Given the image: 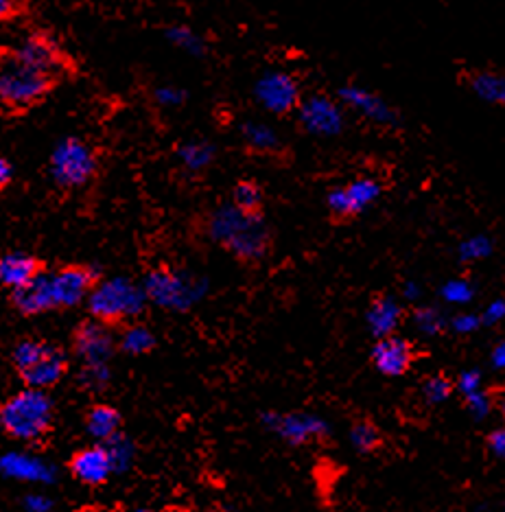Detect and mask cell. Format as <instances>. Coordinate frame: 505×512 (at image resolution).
Instances as JSON below:
<instances>
[{"label":"cell","instance_id":"cell-1","mask_svg":"<svg viewBox=\"0 0 505 512\" xmlns=\"http://www.w3.org/2000/svg\"><path fill=\"white\" fill-rule=\"evenodd\" d=\"M68 71L60 44L46 33H33L18 49L0 51V106L16 112L33 108Z\"/></svg>","mask_w":505,"mask_h":512},{"label":"cell","instance_id":"cell-2","mask_svg":"<svg viewBox=\"0 0 505 512\" xmlns=\"http://www.w3.org/2000/svg\"><path fill=\"white\" fill-rule=\"evenodd\" d=\"M55 421V403L44 390L25 388L0 405V432L20 442H38L49 436Z\"/></svg>","mask_w":505,"mask_h":512},{"label":"cell","instance_id":"cell-3","mask_svg":"<svg viewBox=\"0 0 505 512\" xmlns=\"http://www.w3.org/2000/svg\"><path fill=\"white\" fill-rule=\"evenodd\" d=\"M14 368L25 381V388L31 390H49L57 386L68 372V355L60 346L40 340H22L14 353Z\"/></svg>","mask_w":505,"mask_h":512},{"label":"cell","instance_id":"cell-4","mask_svg":"<svg viewBox=\"0 0 505 512\" xmlns=\"http://www.w3.org/2000/svg\"><path fill=\"white\" fill-rule=\"evenodd\" d=\"M99 154L79 138H64L51 156V178L62 189H81L97 178Z\"/></svg>","mask_w":505,"mask_h":512},{"label":"cell","instance_id":"cell-5","mask_svg":"<svg viewBox=\"0 0 505 512\" xmlns=\"http://www.w3.org/2000/svg\"><path fill=\"white\" fill-rule=\"evenodd\" d=\"M138 307L140 294L136 292V287L129 285L127 281H121V278L99 283L88 296V309L92 318L105 324V327L121 324L125 318L136 313Z\"/></svg>","mask_w":505,"mask_h":512},{"label":"cell","instance_id":"cell-6","mask_svg":"<svg viewBox=\"0 0 505 512\" xmlns=\"http://www.w3.org/2000/svg\"><path fill=\"white\" fill-rule=\"evenodd\" d=\"M99 285V274L88 265H64L49 272V287L55 309H73L88 300L92 289Z\"/></svg>","mask_w":505,"mask_h":512},{"label":"cell","instance_id":"cell-7","mask_svg":"<svg viewBox=\"0 0 505 512\" xmlns=\"http://www.w3.org/2000/svg\"><path fill=\"white\" fill-rule=\"evenodd\" d=\"M383 186L377 178H357L346 186H337L326 195V206L337 219L361 215L379 200Z\"/></svg>","mask_w":505,"mask_h":512},{"label":"cell","instance_id":"cell-8","mask_svg":"<svg viewBox=\"0 0 505 512\" xmlns=\"http://www.w3.org/2000/svg\"><path fill=\"white\" fill-rule=\"evenodd\" d=\"M265 425L287 440L289 445H307L311 440H322L331 434V427L324 418L315 414H267Z\"/></svg>","mask_w":505,"mask_h":512},{"label":"cell","instance_id":"cell-9","mask_svg":"<svg viewBox=\"0 0 505 512\" xmlns=\"http://www.w3.org/2000/svg\"><path fill=\"white\" fill-rule=\"evenodd\" d=\"M256 97L265 110L287 114L300 106V86L296 77L287 73H267L256 84Z\"/></svg>","mask_w":505,"mask_h":512},{"label":"cell","instance_id":"cell-10","mask_svg":"<svg viewBox=\"0 0 505 512\" xmlns=\"http://www.w3.org/2000/svg\"><path fill=\"white\" fill-rule=\"evenodd\" d=\"M70 473L75 480L86 486H101L110 480L114 473V464L110 458V451L105 445H92L79 449L68 464Z\"/></svg>","mask_w":505,"mask_h":512},{"label":"cell","instance_id":"cell-11","mask_svg":"<svg viewBox=\"0 0 505 512\" xmlns=\"http://www.w3.org/2000/svg\"><path fill=\"white\" fill-rule=\"evenodd\" d=\"M300 123L311 134L335 136L344 130V112L326 97H309L300 103Z\"/></svg>","mask_w":505,"mask_h":512},{"label":"cell","instance_id":"cell-12","mask_svg":"<svg viewBox=\"0 0 505 512\" xmlns=\"http://www.w3.org/2000/svg\"><path fill=\"white\" fill-rule=\"evenodd\" d=\"M372 364L383 377H401L414 364V346L405 337H385L372 346Z\"/></svg>","mask_w":505,"mask_h":512},{"label":"cell","instance_id":"cell-13","mask_svg":"<svg viewBox=\"0 0 505 512\" xmlns=\"http://www.w3.org/2000/svg\"><path fill=\"white\" fill-rule=\"evenodd\" d=\"M0 473L9 480L18 482H35V484H49L55 477L53 464L42 458H35L31 453L11 451L0 456Z\"/></svg>","mask_w":505,"mask_h":512},{"label":"cell","instance_id":"cell-14","mask_svg":"<svg viewBox=\"0 0 505 512\" xmlns=\"http://www.w3.org/2000/svg\"><path fill=\"white\" fill-rule=\"evenodd\" d=\"M44 272L40 259L27 252H7L0 254V285L18 292L31 285L35 278Z\"/></svg>","mask_w":505,"mask_h":512},{"label":"cell","instance_id":"cell-15","mask_svg":"<svg viewBox=\"0 0 505 512\" xmlns=\"http://www.w3.org/2000/svg\"><path fill=\"white\" fill-rule=\"evenodd\" d=\"M405 316V309L401 305V300L390 294L377 296L368 307L366 313V322L368 329L374 335V340H385V337H392L396 329L401 327Z\"/></svg>","mask_w":505,"mask_h":512},{"label":"cell","instance_id":"cell-16","mask_svg":"<svg viewBox=\"0 0 505 512\" xmlns=\"http://www.w3.org/2000/svg\"><path fill=\"white\" fill-rule=\"evenodd\" d=\"M339 97H342V101L348 103L350 108H355L363 116H368V119L374 121V123L398 125V114L390 106V103L381 99L379 95H374V92H370L366 88L346 86V88L339 90Z\"/></svg>","mask_w":505,"mask_h":512},{"label":"cell","instance_id":"cell-17","mask_svg":"<svg viewBox=\"0 0 505 512\" xmlns=\"http://www.w3.org/2000/svg\"><path fill=\"white\" fill-rule=\"evenodd\" d=\"M75 351L86 359L88 364H103V359L114 351L112 335L105 329V324L92 322L81 324V329L75 333Z\"/></svg>","mask_w":505,"mask_h":512},{"label":"cell","instance_id":"cell-18","mask_svg":"<svg viewBox=\"0 0 505 512\" xmlns=\"http://www.w3.org/2000/svg\"><path fill=\"white\" fill-rule=\"evenodd\" d=\"M11 302L22 316H40V313L53 311V296L49 287V272H42L31 285L18 292H11Z\"/></svg>","mask_w":505,"mask_h":512},{"label":"cell","instance_id":"cell-19","mask_svg":"<svg viewBox=\"0 0 505 512\" xmlns=\"http://www.w3.org/2000/svg\"><path fill=\"white\" fill-rule=\"evenodd\" d=\"M121 423V412L105 403L92 405L86 414V432L95 440H99V445H105V442L121 436Z\"/></svg>","mask_w":505,"mask_h":512},{"label":"cell","instance_id":"cell-20","mask_svg":"<svg viewBox=\"0 0 505 512\" xmlns=\"http://www.w3.org/2000/svg\"><path fill=\"white\" fill-rule=\"evenodd\" d=\"M473 95L490 106L505 108V75L495 71H477L468 77Z\"/></svg>","mask_w":505,"mask_h":512},{"label":"cell","instance_id":"cell-21","mask_svg":"<svg viewBox=\"0 0 505 512\" xmlns=\"http://www.w3.org/2000/svg\"><path fill=\"white\" fill-rule=\"evenodd\" d=\"M232 202H234V211L239 215L248 219H258L263 215L265 195L261 186H258L254 180H239L234 184Z\"/></svg>","mask_w":505,"mask_h":512},{"label":"cell","instance_id":"cell-22","mask_svg":"<svg viewBox=\"0 0 505 512\" xmlns=\"http://www.w3.org/2000/svg\"><path fill=\"white\" fill-rule=\"evenodd\" d=\"M440 298L451 307H466L471 305L475 298V285L464 276L449 278V281L440 287Z\"/></svg>","mask_w":505,"mask_h":512},{"label":"cell","instance_id":"cell-23","mask_svg":"<svg viewBox=\"0 0 505 512\" xmlns=\"http://www.w3.org/2000/svg\"><path fill=\"white\" fill-rule=\"evenodd\" d=\"M495 252V243L488 235H473L457 243V259L462 263L486 261Z\"/></svg>","mask_w":505,"mask_h":512},{"label":"cell","instance_id":"cell-24","mask_svg":"<svg viewBox=\"0 0 505 512\" xmlns=\"http://www.w3.org/2000/svg\"><path fill=\"white\" fill-rule=\"evenodd\" d=\"M411 322H414V327L420 335H427V337H436L449 327V322H446V318L442 316V311L436 307L414 309V313H411Z\"/></svg>","mask_w":505,"mask_h":512},{"label":"cell","instance_id":"cell-25","mask_svg":"<svg viewBox=\"0 0 505 512\" xmlns=\"http://www.w3.org/2000/svg\"><path fill=\"white\" fill-rule=\"evenodd\" d=\"M350 442L359 453H372L381 445V434L377 425H372L370 421H359L350 429Z\"/></svg>","mask_w":505,"mask_h":512},{"label":"cell","instance_id":"cell-26","mask_svg":"<svg viewBox=\"0 0 505 512\" xmlns=\"http://www.w3.org/2000/svg\"><path fill=\"white\" fill-rule=\"evenodd\" d=\"M451 394L453 383L444 375H433L425 381V386H422V397H425L429 405H442L451 399Z\"/></svg>","mask_w":505,"mask_h":512},{"label":"cell","instance_id":"cell-27","mask_svg":"<svg viewBox=\"0 0 505 512\" xmlns=\"http://www.w3.org/2000/svg\"><path fill=\"white\" fill-rule=\"evenodd\" d=\"M151 346H154V337H151V333L147 329L132 327L123 333L121 348L127 353H145Z\"/></svg>","mask_w":505,"mask_h":512},{"label":"cell","instance_id":"cell-28","mask_svg":"<svg viewBox=\"0 0 505 512\" xmlns=\"http://www.w3.org/2000/svg\"><path fill=\"white\" fill-rule=\"evenodd\" d=\"M455 390L462 394V397H471L484 390V375H481L479 368H466L455 379Z\"/></svg>","mask_w":505,"mask_h":512},{"label":"cell","instance_id":"cell-29","mask_svg":"<svg viewBox=\"0 0 505 512\" xmlns=\"http://www.w3.org/2000/svg\"><path fill=\"white\" fill-rule=\"evenodd\" d=\"M105 447L110 451V458L114 464V473L116 471H125L129 464H132V445L123 438V436H116L114 440L105 442Z\"/></svg>","mask_w":505,"mask_h":512},{"label":"cell","instance_id":"cell-30","mask_svg":"<svg viewBox=\"0 0 505 512\" xmlns=\"http://www.w3.org/2000/svg\"><path fill=\"white\" fill-rule=\"evenodd\" d=\"M484 324H481L479 313H471V311H460L449 320V329L457 335H473L477 333Z\"/></svg>","mask_w":505,"mask_h":512},{"label":"cell","instance_id":"cell-31","mask_svg":"<svg viewBox=\"0 0 505 512\" xmlns=\"http://www.w3.org/2000/svg\"><path fill=\"white\" fill-rule=\"evenodd\" d=\"M464 403H466L468 414H471V418H475V421H486L492 412V397L486 390L471 394V397L464 399Z\"/></svg>","mask_w":505,"mask_h":512},{"label":"cell","instance_id":"cell-32","mask_svg":"<svg viewBox=\"0 0 505 512\" xmlns=\"http://www.w3.org/2000/svg\"><path fill=\"white\" fill-rule=\"evenodd\" d=\"M479 318L484 327H497V324L505 322V298L490 300L484 311L479 313Z\"/></svg>","mask_w":505,"mask_h":512},{"label":"cell","instance_id":"cell-33","mask_svg":"<svg viewBox=\"0 0 505 512\" xmlns=\"http://www.w3.org/2000/svg\"><path fill=\"white\" fill-rule=\"evenodd\" d=\"M25 508L27 512H51L53 510V499L42 493H33L25 497Z\"/></svg>","mask_w":505,"mask_h":512},{"label":"cell","instance_id":"cell-34","mask_svg":"<svg viewBox=\"0 0 505 512\" xmlns=\"http://www.w3.org/2000/svg\"><path fill=\"white\" fill-rule=\"evenodd\" d=\"M488 449L495 458L505 460V427H497L495 432L488 436Z\"/></svg>","mask_w":505,"mask_h":512},{"label":"cell","instance_id":"cell-35","mask_svg":"<svg viewBox=\"0 0 505 512\" xmlns=\"http://www.w3.org/2000/svg\"><path fill=\"white\" fill-rule=\"evenodd\" d=\"M25 14V5L16 3V0H0V22H9Z\"/></svg>","mask_w":505,"mask_h":512},{"label":"cell","instance_id":"cell-36","mask_svg":"<svg viewBox=\"0 0 505 512\" xmlns=\"http://www.w3.org/2000/svg\"><path fill=\"white\" fill-rule=\"evenodd\" d=\"M490 366L495 370H505V340H499L490 351Z\"/></svg>","mask_w":505,"mask_h":512},{"label":"cell","instance_id":"cell-37","mask_svg":"<svg viewBox=\"0 0 505 512\" xmlns=\"http://www.w3.org/2000/svg\"><path fill=\"white\" fill-rule=\"evenodd\" d=\"M401 294H403V298H405V300H409V302H416V300L422 296V285H420L418 281H414V278H409V281H405V283H403Z\"/></svg>","mask_w":505,"mask_h":512},{"label":"cell","instance_id":"cell-38","mask_svg":"<svg viewBox=\"0 0 505 512\" xmlns=\"http://www.w3.org/2000/svg\"><path fill=\"white\" fill-rule=\"evenodd\" d=\"M11 178H14V169H11L9 160L0 156V193H3L7 186L11 184Z\"/></svg>","mask_w":505,"mask_h":512},{"label":"cell","instance_id":"cell-39","mask_svg":"<svg viewBox=\"0 0 505 512\" xmlns=\"http://www.w3.org/2000/svg\"><path fill=\"white\" fill-rule=\"evenodd\" d=\"M499 407H501V414L505 416V394H503V399H501V405H499Z\"/></svg>","mask_w":505,"mask_h":512},{"label":"cell","instance_id":"cell-40","mask_svg":"<svg viewBox=\"0 0 505 512\" xmlns=\"http://www.w3.org/2000/svg\"><path fill=\"white\" fill-rule=\"evenodd\" d=\"M134 512H158V510H147V508H143V510H134Z\"/></svg>","mask_w":505,"mask_h":512},{"label":"cell","instance_id":"cell-41","mask_svg":"<svg viewBox=\"0 0 505 512\" xmlns=\"http://www.w3.org/2000/svg\"><path fill=\"white\" fill-rule=\"evenodd\" d=\"M210 512H230V510H210Z\"/></svg>","mask_w":505,"mask_h":512},{"label":"cell","instance_id":"cell-42","mask_svg":"<svg viewBox=\"0 0 505 512\" xmlns=\"http://www.w3.org/2000/svg\"><path fill=\"white\" fill-rule=\"evenodd\" d=\"M503 512H505V510H503Z\"/></svg>","mask_w":505,"mask_h":512}]
</instances>
